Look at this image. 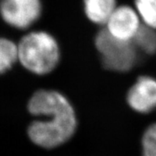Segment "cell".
<instances>
[{
	"instance_id": "6da1fadb",
	"label": "cell",
	"mask_w": 156,
	"mask_h": 156,
	"mask_svg": "<svg viewBox=\"0 0 156 156\" xmlns=\"http://www.w3.org/2000/svg\"><path fill=\"white\" fill-rule=\"evenodd\" d=\"M30 114L38 119L29 125L30 140L44 148H54L71 138L77 127L73 106L58 91L40 90L32 95L27 105Z\"/></svg>"
},
{
	"instance_id": "7a4b0ae2",
	"label": "cell",
	"mask_w": 156,
	"mask_h": 156,
	"mask_svg": "<svg viewBox=\"0 0 156 156\" xmlns=\"http://www.w3.org/2000/svg\"><path fill=\"white\" fill-rule=\"evenodd\" d=\"M18 62L35 75H47L59 63V45L47 32L34 31L26 34L18 43Z\"/></svg>"
},
{
	"instance_id": "3957f363",
	"label": "cell",
	"mask_w": 156,
	"mask_h": 156,
	"mask_svg": "<svg viewBox=\"0 0 156 156\" xmlns=\"http://www.w3.org/2000/svg\"><path fill=\"white\" fill-rule=\"evenodd\" d=\"M95 45L106 69L126 72L130 71L136 63L137 48L134 43L117 39L109 34L105 29L97 34Z\"/></svg>"
},
{
	"instance_id": "277c9868",
	"label": "cell",
	"mask_w": 156,
	"mask_h": 156,
	"mask_svg": "<svg viewBox=\"0 0 156 156\" xmlns=\"http://www.w3.org/2000/svg\"><path fill=\"white\" fill-rule=\"evenodd\" d=\"M40 0H0V17L10 27L26 30L40 18Z\"/></svg>"
},
{
	"instance_id": "5b68a950",
	"label": "cell",
	"mask_w": 156,
	"mask_h": 156,
	"mask_svg": "<svg viewBox=\"0 0 156 156\" xmlns=\"http://www.w3.org/2000/svg\"><path fill=\"white\" fill-rule=\"evenodd\" d=\"M105 25V30L113 37L121 41H133L141 27L140 18L132 7L121 6L115 9Z\"/></svg>"
},
{
	"instance_id": "8992f818",
	"label": "cell",
	"mask_w": 156,
	"mask_h": 156,
	"mask_svg": "<svg viewBox=\"0 0 156 156\" xmlns=\"http://www.w3.org/2000/svg\"><path fill=\"white\" fill-rule=\"evenodd\" d=\"M129 106L137 113H149L156 109V79L141 76L127 94Z\"/></svg>"
},
{
	"instance_id": "52a82bcc",
	"label": "cell",
	"mask_w": 156,
	"mask_h": 156,
	"mask_svg": "<svg viewBox=\"0 0 156 156\" xmlns=\"http://www.w3.org/2000/svg\"><path fill=\"white\" fill-rule=\"evenodd\" d=\"M116 8V0H84L86 15L98 25L106 24Z\"/></svg>"
},
{
	"instance_id": "ba28073f",
	"label": "cell",
	"mask_w": 156,
	"mask_h": 156,
	"mask_svg": "<svg viewBox=\"0 0 156 156\" xmlns=\"http://www.w3.org/2000/svg\"><path fill=\"white\" fill-rule=\"evenodd\" d=\"M18 62V44L5 37H0V75L10 71Z\"/></svg>"
},
{
	"instance_id": "9c48e42d",
	"label": "cell",
	"mask_w": 156,
	"mask_h": 156,
	"mask_svg": "<svg viewBox=\"0 0 156 156\" xmlns=\"http://www.w3.org/2000/svg\"><path fill=\"white\" fill-rule=\"evenodd\" d=\"M133 42L137 50L148 55L156 53V30L145 25L141 26Z\"/></svg>"
},
{
	"instance_id": "30bf717a",
	"label": "cell",
	"mask_w": 156,
	"mask_h": 156,
	"mask_svg": "<svg viewBox=\"0 0 156 156\" xmlns=\"http://www.w3.org/2000/svg\"><path fill=\"white\" fill-rule=\"evenodd\" d=\"M135 4L145 26L156 30V0H135Z\"/></svg>"
},
{
	"instance_id": "8fae6325",
	"label": "cell",
	"mask_w": 156,
	"mask_h": 156,
	"mask_svg": "<svg viewBox=\"0 0 156 156\" xmlns=\"http://www.w3.org/2000/svg\"><path fill=\"white\" fill-rule=\"evenodd\" d=\"M143 156H156V141L145 132L142 138Z\"/></svg>"
},
{
	"instance_id": "7c38bea8",
	"label": "cell",
	"mask_w": 156,
	"mask_h": 156,
	"mask_svg": "<svg viewBox=\"0 0 156 156\" xmlns=\"http://www.w3.org/2000/svg\"><path fill=\"white\" fill-rule=\"evenodd\" d=\"M145 132H147L148 134H150L154 139V140L156 141V123L150 125Z\"/></svg>"
}]
</instances>
